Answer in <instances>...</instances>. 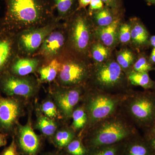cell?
<instances>
[{
    "instance_id": "obj_31",
    "label": "cell",
    "mask_w": 155,
    "mask_h": 155,
    "mask_svg": "<svg viewBox=\"0 0 155 155\" xmlns=\"http://www.w3.org/2000/svg\"><path fill=\"white\" fill-rule=\"evenodd\" d=\"M0 155H20L14 136L13 137L11 144L3 150L0 153Z\"/></svg>"
},
{
    "instance_id": "obj_23",
    "label": "cell",
    "mask_w": 155,
    "mask_h": 155,
    "mask_svg": "<svg viewBox=\"0 0 155 155\" xmlns=\"http://www.w3.org/2000/svg\"><path fill=\"white\" fill-rule=\"evenodd\" d=\"M128 78L133 85L141 86L144 88L149 87L151 83L150 79L147 72L132 71L129 73Z\"/></svg>"
},
{
    "instance_id": "obj_16",
    "label": "cell",
    "mask_w": 155,
    "mask_h": 155,
    "mask_svg": "<svg viewBox=\"0 0 155 155\" xmlns=\"http://www.w3.org/2000/svg\"><path fill=\"white\" fill-rule=\"evenodd\" d=\"M120 19L117 17L113 23L105 27H99L96 30L97 37L107 47L114 46L118 39Z\"/></svg>"
},
{
    "instance_id": "obj_30",
    "label": "cell",
    "mask_w": 155,
    "mask_h": 155,
    "mask_svg": "<svg viewBox=\"0 0 155 155\" xmlns=\"http://www.w3.org/2000/svg\"><path fill=\"white\" fill-rule=\"evenodd\" d=\"M134 71L138 72H147L151 69L150 65L145 58L141 57L136 62L134 66Z\"/></svg>"
},
{
    "instance_id": "obj_22",
    "label": "cell",
    "mask_w": 155,
    "mask_h": 155,
    "mask_svg": "<svg viewBox=\"0 0 155 155\" xmlns=\"http://www.w3.org/2000/svg\"><path fill=\"white\" fill-rule=\"evenodd\" d=\"M92 56L96 62L102 63L107 59L110 55V50L101 43H95L91 48Z\"/></svg>"
},
{
    "instance_id": "obj_28",
    "label": "cell",
    "mask_w": 155,
    "mask_h": 155,
    "mask_svg": "<svg viewBox=\"0 0 155 155\" xmlns=\"http://www.w3.org/2000/svg\"><path fill=\"white\" fill-rule=\"evenodd\" d=\"M41 110L46 116L50 119H54L59 117V114L57 107L51 101H47L41 105Z\"/></svg>"
},
{
    "instance_id": "obj_29",
    "label": "cell",
    "mask_w": 155,
    "mask_h": 155,
    "mask_svg": "<svg viewBox=\"0 0 155 155\" xmlns=\"http://www.w3.org/2000/svg\"><path fill=\"white\" fill-rule=\"evenodd\" d=\"M131 26L127 23H124L119 26L118 39L123 44L127 43L131 39Z\"/></svg>"
},
{
    "instance_id": "obj_1",
    "label": "cell",
    "mask_w": 155,
    "mask_h": 155,
    "mask_svg": "<svg viewBox=\"0 0 155 155\" xmlns=\"http://www.w3.org/2000/svg\"><path fill=\"white\" fill-rule=\"evenodd\" d=\"M5 6L0 25L17 33L58 20L52 0H2Z\"/></svg>"
},
{
    "instance_id": "obj_15",
    "label": "cell",
    "mask_w": 155,
    "mask_h": 155,
    "mask_svg": "<svg viewBox=\"0 0 155 155\" xmlns=\"http://www.w3.org/2000/svg\"><path fill=\"white\" fill-rule=\"evenodd\" d=\"M130 110L136 119L141 121H146L152 118L155 114V105L149 98L140 97L131 102Z\"/></svg>"
},
{
    "instance_id": "obj_19",
    "label": "cell",
    "mask_w": 155,
    "mask_h": 155,
    "mask_svg": "<svg viewBox=\"0 0 155 155\" xmlns=\"http://www.w3.org/2000/svg\"><path fill=\"white\" fill-rule=\"evenodd\" d=\"M118 13L105 6L101 10L95 12L91 16L99 27H105L113 23L117 18L115 15Z\"/></svg>"
},
{
    "instance_id": "obj_39",
    "label": "cell",
    "mask_w": 155,
    "mask_h": 155,
    "mask_svg": "<svg viewBox=\"0 0 155 155\" xmlns=\"http://www.w3.org/2000/svg\"><path fill=\"white\" fill-rule=\"evenodd\" d=\"M150 41L151 44L153 46L154 48H155V35L151 37Z\"/></svg>"
},
{
    "instance_id": "obj_3",
    "label": "cell",
    "mask_w": 155,
    "mask_h": 155,
    "mask_svg": "<svg viewBox=\"0 0 155 155\" xmlns=\"http://www.w3.org/2000/svg\"><path fill=\"white\" fill-rule=\"evenodd\" d=\"M88 15L86 9H82L71 16L69 41L72 48L78 53L86 52L90 43L91 31Z\"/></svg>"
},
{
    "instance_id": "obj_14",
    "label": "cell",
    "mask_w": 155,
    "mask_h": 155,
    "mask_svg": "<svg viewBox=\"0 0 155 155\" xmlns=\"http://www.w3.org/2000/svg\"><path fill=\"white\" fill-rule=\"evenodd\" d=\"M40 61L36 58L22 57L17 55L9 67L8 72L12 75L23 77L34 72Z\"/></svg>"
},
{
    "instance_id": "obj_10",
    "label": "cell",
    "mask_w": 155,
    "mask_h": 155,
    "mask_svg": "<svg viewBox=\"0 0 155 155\" xmlns=\"http://www.w3.org/2000/svg\"><path fill=\"white\" fill-rule=\"evenodd\" d=\"M65 42L66 36L64 30L58 26L45 39L38 50L39 53L43 58L52 59L60 53Z\"/></svg>"
},
{
    "instance_id": "obj_18",
    "label": "cell",
    "mask_w": 155,
    "mask_h": 155,
    "mask_svg": "<svg viewBox=\"0 0 155 155\" xmlns=\"http://www.w3.org/2000/svg\"><path fill=\"white\" fill-rule=\"evenodd\" d=\"M61 66V63L58 59H53L48 65L41 67L39 70L40 79L45 82L52 81L59 74Z\"/></svg>"
},
{
    "instance_id": "obj_35",
    "label": "cell",
    "mask_w": 155,
    "mask_h": 155,
    "mask_svg": "<svg viewBox=\"0 0 155 155\" xmlns=\"http://www.w3.org/2000/svg\"><path fill=\"white\" fill-rule=\"evenodd\" d=\"M116 150L114 147H108L100 150L94 155H116Z\"/></svg>"
},
{
    "instance_id": "obj_37",
    "label": "cell",
    "mask_w": 155,
    "mask_h": 155,
    "mask_svg": "<svg viewBox=\"0 0 155 155\" xmlns=\"http://www.w3.org/2000/svg\"><path fill=\"white\" fill-rule=\"evenodd\" d=\"M7 136L5 134L0 133V147L5 146L7 143Z\"/></svg>"
},
{
    "instance_id": "obj_5",
    "label": "cell",
    "mask_w": 155,
    "mask_h": 155,
    "mask_svg": "<svg viewBox=\"0 0 155 155\" xmlns=\"http://www.w3.org/2000/svg\"><path fill=\"white\" fill-rule=\"evenodd\" d=\"M22 113L21 103L16 97L0 95V131L7 135L14 132Z\"/></svg>"
},
{
    "instance_id": "obj_21",
    "label": "cell",
    "mask_w": 155,
    "mask_h": 155,
    "mask_svg": "<svg viewBox=\"0 0 155 155\" xmlns=\"http://www.w3.org/2000/svg\"><path fill=\"white\" fill-rule=\"evenodd\" d=\"M148 38L147 31L141 24L136 23L131 27V40L134 44H143L146 42Z\"/></svg>"
},
{
    "instance_id": "obj_2",
    "label": "cell",
    "mask_w": 155,
    "mask_h": 155,
    "mask_svg": "<svg viewBox=\"0 0 155 155\" xmlns=\"http://www.w3.org/2000/svg\"><path fill=\"white\" fill-rule=\"evenodd\" d=\"M58 21L56 20L43 26L25 29L17 33L18 55L28 57L38 51L46 37L58 27Z\"/></svg>"
},
{
    "instance_id": "obj_4",
    "label": "cell",
    "mask_w": 155,
    "mask_h": 155,
    "mask_svg": "<svg viewBox=\"0 0 155 155\" xmlns=\"http://www.w3.org/2000/svg\"><path fill=\"white\" fill-rule=\"evenodd\" d=\"M36 85L33 80L6 72L0 77V91L8 97L28 98L33 96Z\"/></svg>"
},
{
    "instance_id": "obj_6",
    "label": "cell",
    "mask_w": 155,
    "mask_h": 155,
    "mask_svg": "<svg viewBox=\"0 0 155 155\" xmlns=\"http://www.w3.org/2000/svg\"><path fill=\"white\" fill-rule=\"evenodd\" d=\"M17 55V33L0 25V77L8 72Z\"/></svg>"
},
{
    "instance_id": "obj_24",
    "label": "cell",
    "mask_w": 155,
    "mask_h": 155,
    "mask_svg": "<svg viewBox=\"0 0 155 155\" xmlns=\"http://www.w3.org/2000/svg\"><path fill=\"white\" fill-rule=\"evenodd\" d=\"M74 134L71 131L67 130H62L57 132L54 139L55 145L59 148L67 147L73 140Z\"/></svg>"
},
{
    "instance_id": "obj_17",
    "label": "cell",
    "mask_w": 155,
    "mask_h": 155,
    "mask_svg": "<svg viewBox=\"0 0 155 155\" xmlns=\"http://www.w3.org/2000/svg\"><path fill=\"white\" fill-rule=\"evenodd\" d=\"M55 10L57 11V18L66 19L72 16L76 11L78 0H52Z\"/></svg>"
},
{
    "instance_id": "obj_43",
    "label": "cell",
    "mask_w": 155,
    "mask_h": 155,
    "mask_svg": "<svg viewBox=\"0 0 155 155\" xmlns=\"http://www.w3.org/2000/svg\"><path fill=\"white\" fill-rule=\"evenodd\" d=\"M154 131L155 132V129H154Z\"/></svg>"
},
{
    "instance_id": "obj_27",
    "label": "cell",
    "mask_w": 155,
    "mask_h": 155,
    "mask_svg": "<svg viewBox=\"0 0 155 155\" xmlns=\"http://www.w3.org/2000/svg\"><path fill=\"white\" fill-rule=\"evenodd\" d=\"M67 151L70 155H85L86 150L78 140H72L67 147Z\"/></svg>"
},
{
    "instance_id": "obj_40",
    "label": "cell",
    "mask_w": 155,
    "mask_h": 155,
    "mask_svg": "<svg viewBox=\"0 0 155 155\" xmlns=\"http://www.w3.org/2000/svg\"><path fill=\"white\" fill-rule=\"evenodd\" d=\"M146 1L149 4L155 5V0H146Z\"/></svg>"
},
{
    "instance_id": "obj_36",
    "label": "cell",
    "mask_w": 155,
    "mask_h": 155,
    "mask_svg": "<svg viewBox=\"0 0 155 155\" xmlns=\"http://www.w3.org/2000/svg\"><path fill=\"white\" fill-rule=\"evenodd\" d=\"M91 0H78V7L76 11L85 9L90 5Z\"/></svg>"
},
{
    "instance_id": "obj_20",
    "label": "cell",
    "mask_w": 155,
    "mask_h": 155,
    "mask_svg": "<svg viewBox=\"0 0 155 155\" xmlns=\"http://www.w3.org/2000/svg\"><path fill=\"white\" fill-rule=\"evenodd\" d=\"M36 127L38 130L46 136L52 135L57 129V125L51 119L41 115L39 117Z\"/></svg>"
},
{
    "instance_id": "obj_32",
    "label": "cell",
    "mask_w": 155,
    "mask_h": 155,
    "mask_svg": "<svg viewBox=\"0 0 155 155\" xmlns=\"http://www.w3.org/2000/svg\"><path fill=\"white\" fill-rule=\"evenodd\" d=\"M104 7V3L102 0H91L88 9L89 16H91L95 12L101 10Z\"/></svg>"
},
{
    "instance_id": "obj_26",
    "label": "cell",
    "mask_w": 155,
    "mask_h": 155,
    "mask_svg": "<svg viewBox=\"0 0 155 155\" xmlns=\"http://www.w3.org/2000/svg\"><path fill=\"white\" fill-rule=\"evenodd\" d=\"M73 127L75 129H80L85 125L87 122V116L83 109L78 108L72 113Z\"/></svg>"
},
{
    "instance_id": "obj_38",
    "label": "cell",
    "mask_w": 155,
    "mask_h": 155,
    "mask_svg": "<svg viewBox=\"0 0 155 155\" xmlns=\"http://www.w3.org/2000/svg\"><path fill=\"white\" fill-rule=\"evenodd\" d=\"M150 58L151 61L153 63H155V48H153L151 54Z\"/></svg>"
},
{
    "instance_id": "obj_8",
    "label": "cell",
    "mask_w": 155,
    "mask_h": 155,
    "mask_svg": "<svg viewBox=\"0 0 155 155\" xmlns=\"http://www.w3.org/2000/svg\"><path fill=\"white\" fill-rule=\"evenodd\" d=\"M16 140L18 150L22 155H37L41 147L39 137L34 131L30 123L19 125Z\"/></svg>"
},
{
    "instance_id": "obj_33",
    "label": "cell",
    "mask_w": 155,
    "mask_h": 155,
    "mask_svg": "<svg viewBox=\"0 0 155 155\" xmlns=\"http://www.w3.org/2000/svg\"><path fill=\"white\" fill-rule=\"evenodd\" d=\"M146 148L140 144H134L130 147L128 151V155H147Z\"/></svg>"
},
{
    "instance_id": "obj_9",
    "label": "cell",
    "mask_w": 155,
    "mask_h": 155,
    "mask_svg": "<svg viewBox=\"0 0 155 155\" xmlns=\"http://www.w3.org/2000/svg\"><path fill=\"white\" fill-rule=\"evenodd\" d=\"M87 74V67L84 63L70 60L61 64L58 77L62 85L70 86L80 83L84 80Z\"/></svg>"
},
{
    "instance_id": "obj_11",
    "label": "cell",
    "mask_w": 155,
    "mask_h": 155,
    "mask_svg": "<svg viewBox=\"0 0 155 155\" xmlns=\"http://www.w3.org/2000/svg\"><path fill=\"white\" fill-rule=\"evenodd\" d=\"M122 68L116 61H109L100 66L97 69L96 79L101 85L110 87L117 84L121 79Z\"/></svg>"
},
{
    "instance_id": "obj_41",
    "label": "cell",
    "mask_w": 155,
    "mask_h": 155,
    "mask_svg": "<svg viewBox=\"0 0 155 155\" xmlns=\"http://www.w3.org/2000/svg\"><path fill=\"white\" fill-rule=\"evenodd\" d=\"M153 146L155 148V139L154 140H153Z\"/></svg>"
},
{
    "instance_id": "obj_13",
    "label": "cell",
    "mask_w": 155,
    "mask_h": 155,
    "mask_svg": "<svg viewBox=\"0 0 155 155\" xmlns=\"http://www.w3.org/2000/svg\"><path fill=\"white\" fill-rule=\"evenodd\" d=\"M80 92L78 89L60 90L54 94L57 106L64 116L69 117L72 115L73 108L80 99Z\"/></svg>"
},
{
    "instance_id": "obj_25",
    "label": "cell",
    "mask_w": 155,
    "mask_h": 155,
    "mask_svg": "<svg viewBox=\"0 0 155 155\" xmlns=\"http://www.w3.org/2000/svg\"><path fill=\"white\" fill-rule=\"evenodd\" d=\"M134 59L133 53L128 49L122 50L118 54L116 58L117 63L123 69L129 68L133 64Z\"/></svg>"
},
{
    "instance_id": "obj_12",
    "label": "cell",
    "mask_w": 155,
    "mask_h": 155,
    "mask_svg": "<svg viewBox=\"0 0 155 155\" xmlns=\"http://www.w3.org/2000/svg\"><path fill=\"white\" fill-rule=\"evenodd\" d=\"M116 105L115 101L110 97L104 95L95 97L88 106L91 118L94 120L104 119L113 113Z\"/></svg>"
},
{
    "instance_id": "obj_34",
    "label": "cell",
    "mask_w": 155,
    "mask_h": 155,
    "mask_svg": "<svg viewBox=\"0 0 155 155\" xmlns=\"http://www.w3.org/2000/svg\"><path fill=\"white\" fill-rule=\"evenodd\" d=\"M106 7L118 13L121 7V0H102Z\"/></svg>"
},
{
    "instance_id": "obj_7",
    "label": "cell",
    "mask_w": 155,
    "mask_h": 155,
    "mask_svg": "<svg viewBox=\"0 0 155 155\" xmlns=\"http://www.w3.org/2000/svg\"><path fill=\"white\" fill-rule=\"evenodd\" d=\"M128 134V130L121 122H108L98 129L92 143L96 147L113 144L125 138Z\"/></svg>"
},
{
    "instance_id": "obj_42",
    "label": "cell",
    "mask_w": 155,
    "mask_h": 155,
    "mask_svg": "<svg viewBox=\"0 0 155 155\" xmlns=\"http://www.w3.org/2000/svg\"><path fill=\"white\" fill-rule=\"evenodd\" d=\"M47 155H54V154H49Z\"/></svg>"
}]
</instances>
